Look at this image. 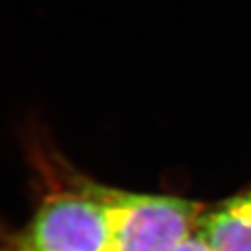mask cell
Segmentation results:
<instances>
[{
    "label": "cell",
    "mask_w": 251,
    "mask_h": 251,
    "mask_svg": "<svg viewBox=\"0 0 251 251\" xmlns=\"http://www.w3.org/2000/svg\"><path fill=\"white\" fill-rule=\"evenodd\" d=\"M108 251H175L193 237L205 207L176 196L106 186Z\"/></svg>",
    "instance_id": "cell-2"
},
{
    "label": "cell",
    "mask_w": 251,
    "mask_h": 251,
    "mask_svg": "<svg viewBox=\"0 0 251 251\" xmlns=\"http://www.w3.org/2000/svg\"><path fill=\"white\" fill-rule=\"evenodd\" d=\"M0 240L17 251H108L106 184L57 170L26 227Z\"/></svg>",
    "instance_id": "cell-1"
},
{
    "label": "cell",
    "mask_w": 251,
    "mask_h": 251,
    "mask_svg": "<svg viewBox=\"0 0 251 251\" xmlns=\"http://www.w3.org/2000/svg\"><path fill=\"white\" fill-rule=\"evenodd\" d=\"M175 251H210V248L194 233L193 237H189L181 247L176 248Z\"/></svg>",
    "instance_id": "cell-4"
},
{
    "label": "cell",
    "mask_w": 251,
    "mask_h": 251,
    "mask_svg": "<svg viewBox=\"0 0 251 251\" xmlns=\"http://www.w3.org/2000/svg\"><path fill=\"white\" fill-rule=\"evenodd\" d=\"M0 251H17V250H13V248H10L7 243H3L2 240H0Z\"/></svg>",
    "instance_id": "cell-5"
},
{
    "label": "cell",
    "mask_w": 251,
    "mask_h": 251,
    "mask_svg": "<svg viewBox=\"0 0 251 251\" xmlns=\"http://www.w3.org/2000/svg\"><path fill=\"white\" fill-rule=\"evenodd\" d=\"M196 235L210 251H251V189L204 210Z\"/></svg>",
    "instance_id": "cell-3"
}]
</instances>
